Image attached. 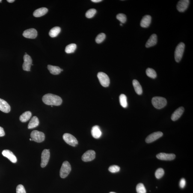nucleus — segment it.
<instances>
[{
  "label": "nucleus",
  "mask_w": 193,
  "mask_h": 193,
  "mask_svg": "<svg viewBox=\"0 0 193 193\" xmlns=\"http://www.w3.org/2000/svg\"><path fill=\"white\" fill-rule=\"evenodd\" d=\"M51 107H53V105H51Z\"/></svg>",
  "instance_id": "a18cd8bd"
},
{
  "label": "nucleus",
  "mask_w": 193,
  "mask_h": 193,
  "mask_svg": "<svg viewBox=\"0 0 193 193\" xmlns=\"http://www.w3.org/2000/svg\"><path fill=\"white\" fill-rule=\"evenodd\" d=\"M185 48V44L181 42L176 47L175 52V58L177 62H179L183 56Z\"/></svg>",
  "instance_id": "7ed1b4c3"
},
{
  "label": "nucleus",
  "mask_w": 193,
  "mask_h": 193,
  "mask_svg": "<svg viewBox=\"0 0 193 193\" xmlns=\"http://www.w3.org/2000/svg\"><path fill=\"white\" fill-rule=\"evenodd\" d=\"M164 171L162 168H159L155 172V175L157 179H160L164 175Z\"/></svg>",
  "instance_id": "473e14b6"
},
{
  "label": "nucleus",
  "mask_w": 193,
  "mask_h": 193,
  "mask_svg": "<svg viewBox=\"0 0 193 193\" xmlns=\"http://www.w3.org/2000/svg\"><path fill=\"white\" fill-rule=\"evenodd\" d=\"M7 1L9 3H12L14 2L15 1L14 0H7Z\"/></svg>",
  "instance_id": "ea45409f"
},
{
  "label": "nucleus",
  "mask_w": 193,
  "mask_h": 193,
  "mask_svg": "<svg viewBox=\"0 0 193 193\" xmlns=\"http://www.w3.org/2000/svg\"><path fill=\"white\" fill-rule=\"evenodd\" d=\"M186 180L184 179H181L180 182H179V186L180 188H184L186 185Z\"/></svg>",
  "instance_id": "e433bc0d"
},
{
  "label": "nucleus",
  "mask_w": 193,
  "mask_h": 193,
  "mask_svg": "<svg viewBox=\"0 0 193 193\" xmlns=\"http://www.w3.org/2000/svg\"><path fill=\"white\" fill-rule=\"evenodd\" d=\"M156 157L158 159L161 160L171 161L175 158L176 156L174 154L161 153L157 155Z\"/></svg>",
  "instance_id": "4468645a"
},
{
  "label": "nucleus",
  "mask_w": 193,
  "mask_h": 193,
  "mask_svg": "<svg viewBox=\"0 0 193 193\" xmlns=\"http://www.w3.org/2000/svg\"><path fill=\"white\" fill-rule=\"evenodd\" d=\"M37 30L34 28H31L24 31L23 36L26 38L35 39L37 37Z\"/></svg>",
  "instance_id": "9b49d317"
},
{
  "label": "nucleus",
  "mask_w": 193,
  "mask_h": 193,
  "mask_svg": "<svg viewBox=\"0 0 193 193\" xmlns=\"http://www.w3.org/2000/svg\"><path fill=\"white\" fill-rule=\"evenodd\" d=\"M184 108L183 107H180L176 110L173 113L172 115L171 116V120L173 121H176V120H178V119L181 117V116L183 114L184 111Z\"/></svg>",
  "instance_id": "dca6fc26"
},
{
  "label": "nucleus",
  "mask_w": 193,
  "mask_h": 193,
  "mask_svg": "<svg viewBox=\"0 0 193 193\" xmlns=\"http://www.w3.org/2000/svg\"><path fill=\"white\" fill-rule=\"evenodd\" d=\"M48 12L47 8L44 7L35 10L33 15L35 17H40L46 14Z\"/></svg>",
  "instance_id": "4be33fe9"
},
{
  "label": "nucleus",
  "mask_w": 193,
  "mask_h": 193,
  "mask_svg": "<svg viewBox=\"0 0 193 193\" xmlns=\"http://www.w3.org/2000/svg\"><path fill=\"white\" fill-rule=\"evenodd\" d=\"M146 73L149 77L155 79L157 77L156 71L153 69L148 68L146 70Z\"/></svg>",
  "instance_id": "c85d7f7f"
},
{
  "label": "nucleus",
  "mask_w": 193,
  "mask_h": 193,
  "mask_svg": "<svg viewBox=\"0 0 193 193\" xmlns=\"http://www.w3.org/2000/svg\"><path fill=\"white\" fill-rule=\"evenodd\" d=\"M5 135V132L3 129L1 127H0V137L4 136Z\"/></svg>",
  "instance_id": "4c0bfd02"
},
{
  "label": "nucleus",
  "mask_w": 193,
  "mask_h": 193,
  "mask_svg": "<svg viewBox=\"0 0 193 193\" xmlns=\"http://www.w3.org/2000/svg\"><path fill=\"white\" fill-rule=\"evenodd\" d=\"M23 59L24 63L23 64V69L24 70L30 71L32 63V60L31 57L27 54L24 55Z\"/></svg>",
  "instance_id": "1a4fd4ad"
},
{
  "label": "nucleus",
  "mask_w": 193,
  "mask_h": 193,
  "mask_svg": "<svg viewBox=\"0 0 193 193\" xmlns=\"http://www.w3.org/2000/svg\"><path fill=\"white\" fill-rule=\"evenodd\" d=\"M157 36L156 34H153L150 36L146 44V47L149 48L154 46L157 43Z\"/></svg>",
  "instance_id": "6ab92c4d"
},
{
  "label": "nucleus",
  "mask_w": 193,
  "mask_h": 193,
  "mask_svg": "<svg viewBox=\"0 0 193 193\" xmlns=\"http://www.w3.org/2000/svg\"><path fill=\"white\" fill-rule=\"evenodd\" d=\"M152 18L150 15H146L143 17L140 22V25L143 28L148 27L151 23Z\"/></svg>",
  "instance_id": "f3484780"
},
{
  "label": "nucleus",
  "mask_w": 193,
  "mask_h": 193,
  "mask_svg": "<svg viewBox=\"0 0 193 193\" xmlns=\"http://www.w3.org/2000/svg\"><path fill=\"white\" fill-rule=\"evenodd\" d=\"M61 29L58 27H54L52 28L49 32V35L51 37L54 38L57 37L61 32Z\"/></svg>",
  "instance_id": "a878e982"
},
{
  "label": "nucleus",
  "mask_w": 193,
  "mask_h": 193,
  "mask_svg": "<svg viewBox=\"0 0 193 193\" xmlns=\"http://www.w3.org/2000/svg\"><path fill=\"white\" fill-rule=\"evenodd\" d=\"M133 85L136 92L138 95H141L142 93V89L139 82L137 80L134 79L133 81Z\"/></svg>",
  "instance_id": "b1692460"
},
{
  "label": "nucleus",
  "mask_w": 193,
  "mask_h": 193,
  "mask_svg": "<svg viewBox=\"0 0 193 193\" xmlns=\"http://www.w3.org/2000/svg\"><path fill=\"white\" fill-rule=\"evenodd\" d=\"M163 135V133L161 132H154L148 136L146 139V142L147 143H150L156 141L158 139L161 138Z\"/></svg>",
  "instance_id": "f8f14e48"
},
{
  "label": "nucleus",
  "mask_w": 193,
  "mask_h": 193,
  "mask_svg": "<svg viewBox=\"0 0 193 193\" xmlns=\"http://www.w3.org/2000/svg\"><path fill=\"white\" fill-rule=\"evenodd\" d=\"M120 105L123 108H126L128 106L127 98L124 94H121L120 96Z\"/></svg>",
  "instance_id": "bb28decb"
},
{
  "label": "nucleus",
  "mask_w": 193,
  "mask_h": 193,
  "mask_svg": "<svg viewBox=\"0 0 193 193\" xmlns=\"http://www.w3.org/2000/svg\"><path fill=\"white\" fill-rule=\"evenodd\" d=\"M120 25H121V26H123V25H122V24H121V23L120 24Z\"/></svg>",
  "instance_id": "37998d69"
},
{
  "label": "nucleus",
  "mask_w": 193,
  "mask_h": 193,
  "mask_svg": "<svg viewBox=\"0 0 193 193\" xmlns=\"http://www.w3.org/2000/svg\"><path fill=\"white\" fill-rule=\"evenodd\" d=\"M92 1L94 3H99L102 1V0H92Z\"/></svg>",
  "instance_id": "58836bf2"
},
{
  "label": "nucleus",
  "mask_w": 193,
  "mask_h": 193,
  "mask_svg": "<svg viewBox=\"0 0 193 193\" xmlns=\"http://www.w3.org/2000/svg\"><path fill=\"white\" fill-rule=\"evenodd\" d=\"M110 193H116L114 192H110Z\"/></svg>",
  "instance_id": "79ce46f5"
},
{
  "label": "nucleus",
  "mask_w": 193,
  "mask_h": 193,
  "mask_svg": "<svg viewBox=\"0 0 193 193\" xmlns=\"http://www.w3.org/2000/svg\"><path fill=\"white\" fill-rule=\"evenodd\" d=\"M71 171V167L68 161L63 162L60 171V176L62 178H65Z\"/></svg>",
  "instance_id": "20e7f679"
},
{
  "label": "nucleus",
  "mask_w": 193,
  "mask_h": 193,
  "mask_svg": "<svg viewBox=\"0 0 193 193\" xmlns=\"http://www.w3.org/2000/svg\"><path fill=\"white\" fill-rule=\"evenodd\" d=\"M152 103L155 108L160 109L166 105L167 102L165 98L161 96H155L152 99Z\"/></svg>",
  "instance_id": "f03ea898"
},
{
  "label": "nucleus",
  "mask_w": 193,
  "mask_h": 193,
  "mask_svg": "<svg viewBox=\"0 0 193 193\" xmlns=\"http://www.w3.org/2000/svg\"><path fill=\"white\" fill-rule=\"evenodd\" d=\"M190 3L188 0H181L179 1L177 5V9L180 12H183L188 8Z\"/></svg>",
  "instance_id": "ddd939ff"
},
{
  "label": "nucleus",
  "mask_w": 193,
  "mask_h": 193,
  "mask_svg": "<svg viewBox=\"0 0 193 193\" xmlns=\"http://www.w3.org/2000/svg\"><path fill=\"white\" fill-rule=\"evenodd\" d=\"M136 191L138 193H146V190L143 184L140 183L137 185Z\"/></svg>",
  "instance_id": "c756f323"
},
{
  "label": "nucleus",
  "mask_w": 193,
  "mask_h": 193,
  "mask_svg": "<svg viewBox=\"0 0 193 193\" xmlns=\"http://www.w3.org/2000/svg\"><path fill=\"white\" fill-rule=\"evenodd\" d=\"M120 167L117 165H112L109 167L108 170L111 173H114L118 172L120 171Z\"/></svg>",
  "instance_id": "f704fd0d"
},
{
  "label": "nucleus",
  "mask_w": 193,
  "mask_h": 193,
  "mask_svg": "<svg viewBox=\"0 0 193 193\" xmlns=\"http://www.w3.org/2000/svg\"><path fill=\"white\" fill-rule=\"evenodd\" d=\"M29 140H30V141H32V139H31V138H30Z\"/></svg>",
  "instance_id": "a19ab883"
},
{
  "label": "nucleus",
  "mask_w": 193,
  "mask_h": 193,
  "mask_svg": "<svg viewBox=\"0 0 193 193\" xmlns=\"http://www.w3.org/2000/svg\"><path fill=\"white\" fill-rule=\"evenodd\" d=\"M97 77L101 85L102 86L105 87L109 86L110 79L107 75L103 72H100L98 73Z\"/></svg>",
  "instance_id": "423d86ee"
},
{
  "label": "nucleus",
  "mask_w": 193,
  "mask_h": 193,
  "mask_svg": "<svg viewBox=\"0 0 193 193\" xmlns=\"http://www.w3.org/2000/svg\"><path fill=\"white\" fill-rule=\"evenodd\" d=\"M1 1H1V0H0V2H1Z\"/></svg>",
  "instance_id": "c03bdc74"
},
{
  "label": "nucleus",
  "mask_w": 193,
  "mask_h": 193,
  "mask_svg": "<svg viewBox=\"0 0 193 193\" xmlns=\"http://www.w3.org/2000/svg\"><path fill=\"white\" fill-rule=\"evenodd\" d=\"M116 18L118 20L120 21L122 23H124L126 22L127 17L126 15L123 13H120L117 14Z\"/></svg>",
  "instance_id": "72a5a7b5"
},
{
  "label": "nucleus",
  "mask_w": 193,
  "mask_h": 193,
  "mask_svg": "<svg viewBox=\"0 0 193 193\" xmlns=\"http://www.w3.org/2000/svg\"><path fill=\"white\" fill-rule=\"evenodd\" d=\"M32 141L40 143L44 141L45 138L44 134L43 132L37 130L33 131L31 134Z\"/></svg>",
  "instance_id": "39448f33"
},
{
  "label": "nucleus",
  "mask_w": 193,
  "mask_h": 193,
  "mask_svg": "<svg viewBox=\"0 0 193 193\" xmlns=\"http://www.w3.org/2000/svg\"><path fill=\"white\" fill-rule=\"evenodd\" d=\"M32 115L31 113L29 111L25 112L21 115L19 117V120L22 123H25L29 120Z\"/></svg>",
  "instance_id": "393cba45"
},
{
  "label": "nucleus",
  "mask_w": 193,
  "mask_h": 193,
  "mask_svg": "<svg viewBox=\"0 0 193 193\" xmlns=\"http://www.w3.org/2000/svg\"><path fill=\"white\" fill-rule=\"evenodd\" d=\"M2 154L3 156L7 158L13 163H15L17 162V159L16 156L10 151L8 150H4L2 151Z\"/></svg>",
  "instance_id": "2eb2a0df"
},
{
  "label": "nucleus",
  "mask_w": 193,
  "mask_h": 193,
  "mask_svg": "<svg viewBox=\"0 0 193 193\" xmlns=\"http://www.w3.org/2000/svg\"><path fill=\"white\" fill-rule=\"evenodd\" d=\"M96 10L94 9H90L86 13V16L88 18H91L94 16L96 13Z\"/></svg>",
  "instance_id": "7c9ffc66"
},
{
  "label": "nucleus",
  "mask_w": 193,
  "mask_h": 193,
  "mask_svg": "<svg viewBox=\"0 0 193 193\" xmlns=\"http://www.w3.org/2000/svg\"><path fill=\"white\" fill-rule=\"evenodd\" d=\"M47 68L49 71L52 75H58L61 73V72L63 71V70L58 66H53L48 65Z\"/></svg>",
  "instance_id": "412c9836"
},
{
  "label": "nucleus",
  "mask_w": 193,
  "mask_h": 193,
  "mask_svg": "<svg viewBox=\"0 0 193 193\" xmlns=\"http://www.w3.org/2000/svg\"><path fill=\"white\" fill-rule=\"evenodd\" d=\"M43 103L47 105L58 106L62 103V99L60 96L48 93L42 97Z\"/></svg>",
  "instance_id": "f257e3e1"
},
{
  "label": "nucleus",
  "mask_w": 193,
  "mask_h": 193,
  "mask_svg": "<svg viewBox=\"0 0 193 193\" xmlns=\"http://www.w3.org/2000/svg\"><path fill=\"white\" fill-rule=\"evenodd\" d=\"M16 193H26V191L23 186L22 185H19L16 187Z\"/></svg>",
  "instance_id": "c9c22d12"
},
{
  "label": "nucleus",
  "mask_w": 193,
  "mask_h": 193,
  "mask_svg": "<svg viewBox=\"0 0 193 193\" xmlns=\"http://www.w3.org/2000/svg\"><path fill=\"white\" fill-rule=\"evenodd\" d=\"M76 48L77 46L75 44H70L66 46L65 51L67 53H73L76 50Z\"/></svg>",
  "instance_id": "cd10ccee"
},
{
  "label": "nucleus",
  "mask_w": 193,
  "mask_h": 193,
  "mask_svg": "<svg viewBox=\"0 0 193 193\" xmlns=\"http://www.w3.org/2000/svg\"><path fill=\"white\" fill-rule=\"evenodd\" d=\"M63 140L69 145L75 147L78 144V141L73 136L68 133H64L63 136Z\"/></svg>",
  "instance_id": "0eeeda50"
},
{
  "label": "nucleus",
  "mask_w": 193,
  "mask_h": 193,
  "mask_svg": "<svg viewBox=\"0 0 193 193\" xmlns=\"http://www.w3.org/2000/svg\"><path fill=\"white\" fill-rule=\"evenodd\" d=\"M40 123L38 117L36 116H34L31 119V120L29 123L28 128V129H32L34 128L37 127Z\"/></svg>",
  "instance_id": "5701e85b"
},
{
  "label": "nucleus",
  "mask_w": 193,
  "mask_h": 193,
  "mask_svg": "<svg viewBox=\"0 0 193 193\" xmlns=\"http://www.w3.org/2000/svg\"><path fill=\"white\" fill-rule=\"evenodd\" d=\"M95 157V152L94 151L90 150L87 151L84 153L82 156V159L84 162H89L94 159Z\"/></svg>",
  "instance_id": "9d476101"
},
{
  "label": "nucleus",
  "mask_w": 193,
  "mask_h": 193,
  "mask_svg": "<svg viewBox=\"0 0 193 193\" xmlns=\"http://www.w3.org/2000/svg\"><path fill=\"white\" fill-rule=\"evenodd\" d=\"M0 110L4 113H8L10 111V107L5 100L0 99Z\"/></svg>",
  "instance_id": "a211bd4d"
},
{
  "label": "nucleus",
  "mask_w": 193,
  "mask_h": 193,
  "mask_svg": "<svg viewBox=\"0 0 193 193\" xmlns=\"http://www.w3.org/2000/svg\"><path fill=\"white\" fill-rule=\"evenodd\" d=\"M105 38V35L104 33H101L99 34L96 37V42L98 44L101 43L103 42Z\"/></svg>",
  "instance_id": "2f4dec72"
},
{
  "label": "nucleus",
  "mask_w": 193,
  "mask_h": 193,
  "mask_svg": "<svg viewBox=\"0 0 193 193\" xmlns=\"http://www.w3.org/2000/svg\"><path fill=\"white\" fill-rule=\"evenodd\" d=\"M91 133L93 138L96 139L100 138L102 135V133L100 128L96 125L93 126L92 128Z\"/></svg>",
  "instance_id": "aec40b11"
},
{
  "label": "nucleus",
  "mask_w": 193,
  "mask_h": 193,
  "mask_svg": "<svg viewBox=\"0 0 193 193\" xmlns=\"http://www.w3.org/2000/svg\"><path fill=\"white\" fill-rule=\"evenodd\" d=\"M50 153L49 149H45L42 152L41 155V162L40 166L42 168L46 166L49 161Z\"/></svg>",
  "instance_id": "6e6552de"
}]
</instances>
